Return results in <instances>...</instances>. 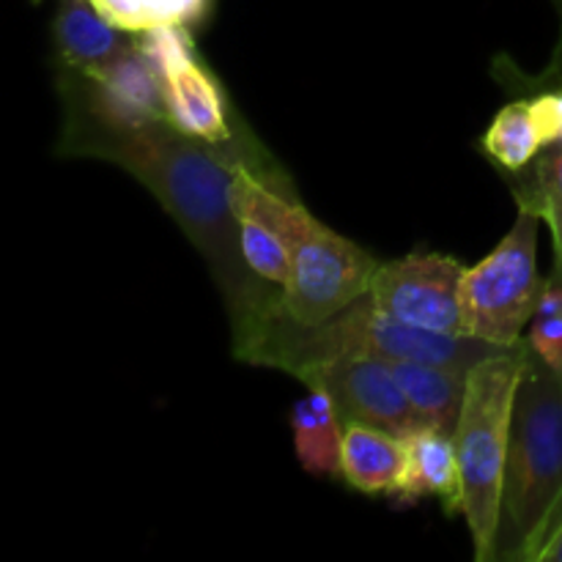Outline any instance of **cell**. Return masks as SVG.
Wrapping results in <instances>:
<instances>
[{
	"label": "cell",
	"mask_w": 562,
	"mask_h": 562,
	"mask_svg": "<svg viewBox=\"0 0 562 562\" xmlns=\"http://www.w3.org/2000/svg\"><path fill=\"white\" fill-rule=\"evenodd\" d=\"M401 390L409 398L412 409L420 417L423 426L439 428L453 434L459 426L461 406L467 395V376L470 371L450 366H434V362L398 360L390 362Z\"/></svg>",
	"instance_id": "4fadbf2b"
},
{
	"label": "cell",
	"mask_w": 562,
	"mask_h": 562,
	"mask_svg": "<svg viewBox=\"0 0 562 562\" xmlns=\"http://www.w3.org/2000/svg\"><path fill=\"white\" fill-rule=\"evenodd\" d=\"M53 38L60 64L77 71H91L126 53L137 33L121 31L108 16L99 14L91 0H60Z\"/></svg>",
	"instance_id": "8fae6325"
},
{
	"label": "cell",
	"mask_w": 562,
	"mask_h": 562,
	"mask_svg": "<svg viewBox=\"0 0 562 562\" xmlns=\"http://www.w3.org/2000/svg\"><path fill=\"white\" fill-rule=\"evenodd\" d=\"M554 5H558V11H560V16H562V0H554ZM552 64L562 66V36H560V47H558V53H554V60H552Z\"/></svg>",
	"instance_id": "7402d4cb"
},
{
	"label": "cell",
	"mask_w": 562,
	"mask_h": 562,
	"mask_svg": "<svg viewBox=\"0 0 562 562\" xmlns=\"http://www.w3.org/2000/svg\"><path fill=\"white\" fill-rule=\"evenodd\" d=\"M406 442L404 437L382 428L346 423L344 426V464L340 477L362 494L395 497L404 477Z\"/></svg>",
	"instance_id": "7c38bea8"
},
{
	"label": "cell",
	"mask_w": 562,
	"mask_h": 562,
	"mask_svg": "<svg viewBox=\"0 0 562 562\" xmlns=\"http://www.w3.org/2000/svg\"><path fill=\"white\" fill-rule=\"evenodd\" d=\"M91 3L97 5L99 14L126 33H146L170 22L181 25L192 22L184 0H91Z\"/></svg>",
	"instance_id": "ac0fdd59"
},
{
	"label": "cell",
	"mask_w": 562,
	"mask_h": 562,
	"mask_svg": "<svg viewBox=\"0 0 562 562\" xmlns=\"http://www.w3.org/2000/svg\"><path fill=\"white\" fill-rule=\"evenodd\" d=\"M562 508V371L527 349L492 562H538Z\"/></svg>",
	"instance_id": "7a4b0ae2"
},
{
	"label": "cell",
	"mask_w": 562,
	"mask_h": 562,
	"mask_svg": "<svg viewBox=\"0 0 562 562\" xmlns=\"http://www.w3.org/2000/svg\"><path fill=\"white\" fill-rule=\"evenodd\" d=\"M234 206L267 220L291 252V280L283 307L302 324H322L368 294L379 261L357 241L313 217L272 162L241 165L234 181Z\"/></svg>",
	"instance_id": "3957f363"
},
{
	"label": "cell",
	"mask_w": 562,
	"mask_h": 562,
	"mask_svg": "<svg viewBox=\"0 0 562 562\" xmlns=\"http://www.w3.org/2000/svg\"><path fill=\"white\" fill-rule=\"evenodd\" d=\"M530 344L499 349L477 362L467 376V395L453 431L461 467V519L467 521L477 562H492L499 525V499L508 464L510 420L521 366Z\"/></svg>",
	"instance_id": "5b68a950"
},
{
	"label": "cell",
	"mask_w": 562,
	"mask_h": 562,
	"mask_svg": "<svg viewBox=\"0 0 562 562\" xmlns=\"http://www.w3.org/2000/svg\"><path fill=\"white\" fill-rule=\"evenodd\" d=\"M516 206L541 214H562V143L549 146L525 170L505 173Z\"/></svg>",
	"instance_id": "e0dca14e"
},
{
	"label": "cell",
	"mask_w": 562,
	"mask_h": 562,
	"mask_svg": "<svg viewBox=\"0 0 562 562\" xmlns=\"http://www.w3.org/2000/svg\"><path fill=\"white\" fill-rule=\"evenodd\" d=\"M307 387H324L335 401L340 423H362L395 437L423 428L409 398L395 379L393 366L379 357H344L307 373Z\"/></svg>",
	"instance_id": "9c48e42d"
},
{
	"label": "cell",
	"mask_w": 562,
	"mask_h": 562,
	"mask_svg": "<svg viewBox=\"0 0 562 562\" xmlns=\"http://www.w3.org/2000/svg\"><path fill=\"white\" fill-rule=\"evenodd\" d=\"M538 562H562V508L554 516L552 530H549L547 543H543L541 554H538Z\"/></svg>",
	"instance_id": "ffe728a7"
},
{
	"label": "cell",
	"mask_w": 562,
	"mask_h": 562,
	"mask_svg": "<svg viewBox=\"0 0 562 562\" xmlns=\"http://www.w3.org/2000/svg\"><path fill=\"white\" fill-rule=\"evenodd\" d=\"M58 91L64 99L58 154L119 165L162 203L203 256L223 294L239 360L283 311V289L247 267L234 212L236 173L247 162H269L267 154L241 135L231 143H209L184 135L170 121L115 124L77 93Z\"/></svg>",
	"instance_id": "6da1fadb"
},
{
	"label": "cell",
	"mask_w": 562,
	"mask_h": 562,
	"mask_svg": "<svg viewBox=\"0 0 562 562\" xmlns=\"http://www.w3.org/2000/svg\"><path fill=\"white\" fill-rule=\"evenodd\" d=\"M467 267L442 252H412L398 261L379 263L371 278L368 300L384 316L409 327L445 335L464 333L461 280Z\"/></svg>",
	"instance_id": "ba28073f"
},
{
	"label": "cell",
	"mask_w": 562,
	"mask_h": 562,
	"mask_svg": "<svg viewBox=\"0 0 562 562\" xmlns=\"http://www.w3.org/2000/svg\"><path fill=\"white\" fill-rule=\"evenodd\" d=\"M543 223L552 231V245H554V272L562 278V214H547Z\"/></svg>",
	"instance_id": "44dd1931"
},
{
	"label": "cell",
	"mask_w": 562,
	"mask_h": 562,
	"mask_svg": "<svg viewBox=\"0 0 562 562\" xmlns=\"http://www.w3.org/2000/svg\"><path fill=\"white\" fill-rule=\"evenodd\" d=\"M236 223H239V247L247 267L258 278L285 289L291 280V252L283 236L272 228L263 217L245 206H234Z\"/></svg>",
	"instance_id": "2e32d148"
},
{
	"label": "cell",
	"mask_w": 562,
	"mask_h": 562,
	"mask_svg": "<svg viewBox=\"0 0 562 562\" xmlns=\"http://www.w3.org/2000/svg\"><path fill=\"white\" fill-rule=\"evenodd\" d=\"M291 428H294V448L302 470L318 477H340L344 423L327 390L311 387L305 398L296 401L291 412Z\"/></svg>",
	"instance_id": "5bb4252c"
},
{
	"label": "cell",
	"mask_w": 562,
	"mask_h": 562,
	"mask_svg": "<svg viewBox=\"0 0 562 562\" xmlns=\"http://www.w3.org/2000/svg\"><path fill=\"white\" fill-rule=\"evenodd\" d=\"M140 36L162 75L165 115L179 132L209 143H231L241 135L231 124V104L217 77L198 60L190 31L181 22L157 25Z\"/></svg>",
	"instance_id": "52a82bcc"
},
{
	"label": "cell",
	"mask_w": 562,
	"mask_h": 562,
	"mask_svg": "<svg viewBox=\"0 0 562 562\" xmlns=\"http://www.w3.org/2000/svg\"><path fill=\"white\" fill-rule=\"evenodd\" d=\"M527 344L543 362L562 371V316H532Z\"/></svg>",
	"instance_id": "d6986e66"
},
{
	"label": "cell",
	"mask_w": 562,
	"mask_h": 562,
	"mask_svg": "<svg viewBox=\"0 0 562 562\" xmlns=\"http://www.w3.org/2000/svg\"><path fill=\"white\" fill-rule=\"evenodd\" d=\"M541 214L519 206L516 223L497 247L461 280L464 333L494 346H514L536 316L547 278L538 274Z\"/></svg>",
	"instance_id": "8992f818"
},
{
	"label": "cell",
	"mask_w": 562,
	"mask_h": 562,
	"mask_svg": "<svg viewBox=\"0 0 562 562\" xmlns=\"http://www.w3.org/2000/svg\"><path fill=\"white\" fill-rule=\"evenodd\" d=\"M486 157L497 165L503 173L525 170L538 154L543 151V137L536 124L527 97L514 99L494 115L492 126L481 140Z\"/></svg>",
	"instance_id": "9a60e30c"
},
{
	"label": "cell",
	"mask_w": 562,
	"mask_h": 562,
	"mask_svg": "<svg viewBox=\"0 0 562 562\" xmlns=\"http://www.w3.org/2000/svg\"><path fill=\"white\" fill-rule=\"evenodd\" d=\"M406 467L401 486L393 499L417 503L423 497H437L450 516L461 508V467L456 453L453 434L423 426L404 439Z\"/></svg>",
	"instance_id": "30bf717a"
},
{
	"label": "cell",
	"mask_w": 562,
	"mask_h": 562,
	"mask_svg": "<svg viewBox=\"0 0 562 562\" xmlns=\"http://www.w3.org/2000/svg\"><path fill=\"white\" fill-rule=\"evenodd\" d=\"M508 346H494L472 335H445L409 327L376 311L368 294L322 324H302L283 311L239 357L247 366L278 368L302 382L311 371L344 357H379L398 362H434L470 371Z\"/></svg>",
	"instance_id": "277c9868"
}]
</instances>
